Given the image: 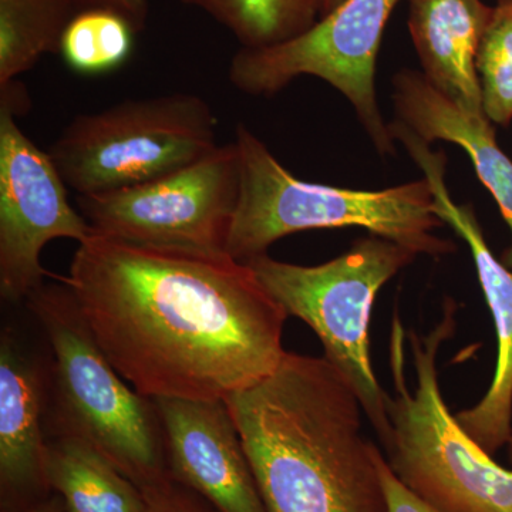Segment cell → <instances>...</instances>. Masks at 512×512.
I'll return each instance as SVG.
<instances>
[{"label": "cell", "instance_id": "cell-1", "mask_svg": "<svg viewBox=\"0 0 512 512\" xmlns=\"http://www.w3.org/2000/svg\"><path fill=\"white\" fill-rule=\"evenodd\" d=\"M64 281L111 365L148 399L225 402L284 359L288 313L227 252L93 234Z\"/></svg>", "mask_w": 512, "mask_h": 512}, {"label": "cell", "instance_id": "cell-2", "mask_svg": "<svg viewBox=\"0 0 512 512\" xmlns=\"http://www.w3.org/2000/svg\"><path fill=\"white\" fill-rule=\"evenodd\" d=\"M225 403L268 512H390L383 450L325 357L286 352L274 373Z\"/></svg>", "mask_w": 512, "mask_h": 512}, {"label": "cell", "instance_id": "cell-3", "mask_svg": "<svg viewBox=\"0 0 512 512\" xmlns=\"http://www.w3.org/2000/svg\"><path fill=\"white\" fill-rule=\"evenodd\" d=\"M456 303L427 335L406 332L394 316L390 367L394 394L382 444L394 476L441 512H512V468L495 461L448 410L441 393L440 349L457 329Z\"/></svg>", "mask_w": 512, "mask_h": 512}, {"label": "cell", "instance_id": "cell-4", "mask_svg": "<svg viewBox=\"0 0 512 512\" xmlns=\"http://www.w3.org/2000/svg\"><path fill=\"white\" fill-rule=\"evenodd\" d=\"M23 303L52 355L46 437L86 440L144 495L171 483L156 404L111 365L64 278L46 282Z\"/></svg>", "mask_w": 512, "mask_h": 512}, {"label": "cell", "instance_id": "cell-5", "mask_svg": "<svg viewBox=\"0 0 512 512\" xmlns=\"http://www.w3.org/2000/svg\"><path fill=\"white\" fill-rule=\"evenodd\" d=\"M234 141L241 188L227 252L237 261L247 264L279 239L312 229L363 228L431 258L457 249L437 235L446 224L434 212L433 188L424 177L377 191L311 183L295 177L244 124Z\"/></svg>", "mask_w": 512, "mask_h": 512}, {"label": "cell", "instance_id": "cell-6", "mask_svg": "<svg viewBox=\"0 0 512 512\" xmlns=\"http://www.w3.org/2000/svg\"><path fill=\"white\" fill-rule=\"evenodd\" d=\"M417 256L369 234L325 264H288L268 254L247 262L288 316L303 320L316 333L323 357L353 387L382 444L390 434V393L377 382L370 359V319L377 293Z\"/></svg>", "mask_w": 512, "mask_h": 512}, {"label": "cell", "instance_id": "cell-7", "mask_svg": "<svg viewBox=\"0 0 512 512\" xmlns=\"http://www.w3.org/2000/svg\"><path fill=\"white\" fill-rule=\"evenodd\" d=\"M218 120L197 94L126 100L79 114L47 153L76 195L101 194L156 180L218 147Z\"/></svg>", "mask_w": 512, "mask_h": 512}, {"label": "cell", "instance_id": "cell-8", "mask_svg": "<svg viewBox=\"0 0 512 512\" xmlns=\"http://www.w3.org/2000/svg\"><path fill=\"white\" fill-rule=\"evenodd\" d=\"M400 2L343 0L284 43L242 47L229 64V82L249 96H274L301 76L323 80L352 104L377 153L396 156V141L377 103L376 63L384 30Z\"/></svg>", "mask_w": 512, "mask_h": 512}, {"label": "cell", "instance_id": "cell-9", "mask_svg": "<svg viewBox=\"0 0 512 512\" xmlns=\"http://www.w3.org/2000/svg\"><path fill=\"white\" fill-rule=\"evenodd\" d=\"M239 188L241 167L232 141L156 180L77 195L76 201L100 237L146 247L227 252Z\"/></svg>", "mask_w": 512, "mask_h": 512}, {"label": "cell", "instance_id": "cell-10", "mask_svg": "<svg viewBox=\"0 0 512 512\" xmlns=\"http://www.w3.org/2000/svg\"><path fill=\"white\" fill-rule=\"evenodd\" d=\"M93 229L67 197V185L47 151L0 107V295L22 303L55 278L43 268V248L55 239L82 244Z\"/></svg>", "mask_w": 512, "mask_h": 512}, {"label": "cell", "instance_id": "cell-11", "mask_svg": "<svg viewBox=\"0 0 512 512\" xmlns=\"http://www.w3.org/2000/svg\"><path fill=\"white\" fill-rule=\"evenodd\" d=\"M390 134L433 188L437 217L450 225L470 249L481 291L493 316L498 346L493 380L483 399L471 409L456 413V417L461 427L494 456L512 440V269L491 251L473 205L458 204L451 197L444 151L431 150V144L397 120L390 121Z\"/></svg>", "mask_w": 512, "mask_h": 512}, {"label": "cell", "instance_id": "cell-12", "mask_svg": "<svg viewBox=\"0 0 512 512\" xmlns=\"http://www.w3.org/2000/svg\"><path fill=\"white\" fill-rule=\"evenodd\" d=\"M168 471L217 512H268L237 424L222 400L154 399Z\"/></svg>", "mask_w": 512, "mask_h": 512}, {"label": "cell", "instance_id": "cell-13", "mask_svg": "<svg viewBox=\"0 0 512 512\" xmlns=\"http://www.w3.org/2000/svg\"><path fill=\"white\" fill-rule=\"evenodd\" d=\"M52 355L35 353L18 326L0 333V510L52 494L45 476Z\"/></svg>", "mask_w": 512, "mask_h": 512}, {"label": "cell", "instance_id": "cell-14", "mask_svg": "<svg viewBox=\"0 0 512 512\" xmlns=\"http://www.w3.org/2000/svg\"><path fill=\"white\" fill-rule=\"evenodd\" d=\"M392 103L394 120L421 140L456 144L470 158L478 180L493 195L510 228L511 245L501 261L512 269V158L498 144L494 124L487 116H471L461 110L434 89L420 70L403 69L394 74Z\"/></svg>", "mask_w": 512, "mask_h": 512}, {"label": "cell", "instance_id": "cell-15", "mask_svg": "<svg viewBox=\"0 0 512 512\" xmlns=\"http://www.w3.org/2000/svg\"><path fill=\"white\" fill-rule=\"evenodd\" d=\"M410 37L427 82L471 116H485L477 55L494 6L484 0H407Z\"/></svg>", "mask_w": 512, "mask_h": 512}, {"label": "cell", "instance_id": "cell-16", "mask_svg": "<svg viewBox=\"0 0 512 512\" xmlns=\"http://www.w3.org/2000/svg\"><path fill=\"white\" fill-rule=\"evenodd\" d=\"M45 476L66 512H146L143 491L80 437H47Z\"/></svg>", "mask_w": 512, "mask_h": 512}, {"label": "cell", "instance_id": "cell-17", "mask_svg": "<svg viewBox=\"0 0 512 512\" xmlns=\"http://www.w3.org/2000/svg\"><path fill=\"white\" fill-rule=\"evenodd\" d=\"M74 0H0V86L59 53Z\"/></svg>", "mask_w": 512, "mask_h": 512}, {"label": "cell", "instance_id": "cell-18", "mask_svg": "<svg viewBox=\"0 0 512 512\" xmlns=\"http://www.w3.org/2000/svg\"><path fill=\"white\" fill-rule=\"evenodd\" d=\"M225 26L245 49L301 35L319 19L318 0H181Z\"/></svg>", "mask_w": 512, "mask_h": 512}, {"label": "cell", "instance_id": "cell-19", "mask_svg": "<svg viewBox=\"0 0 512 512\" xmlns=\"http://www.w3.org/2000/svg\"><path fill=\"white\" fill-rule=\"evenodd\" d=\"M136 33L131 23L114 10L83 9L64 29L59 53L74 72H111L130 57Z\"/></svg>", "mask_w": 512, "mask_h": 512}, {"label": "cell", "instance_id": "cell-20", "mask_svg": "<svg viewBox=\"0 0 512 512\" xmlns=\"http://www.w3.org/2000/svg\"><path fill=\"white\" fill-rule=\"evenodd\" d=\"M481 99L494 126L512 123V0L495 3L477 55Z\"/></svg>", "mask_w": 512, "mask_h": 512}, {"label": "cell", "instance_id": "cell-21", "mask_svg": "<svg viewBox=\"0 0 512 512\" xmlns=\"http://www.w3.org/2000/svg\"><path fill=\"white\" fill-rule=\"evenodd\" d=\"M144 497L146 512H217L200 495L174 480Z\"/></svg>", "mask_w": 512, "mask_h": 512}, {"label": "cell", "instance_id": "cell-22", "mask_svg": "<svg viewBox=\"0 0 512 512\" xmlns=\"http://www.w3.org/2000/svg\"><path fill=\"white\" fill-rule=\"evenodd\" d=\"M380 471H382L390 512H441L417 497L399 478L394 476L384 454L380 460Z\"/></svg>", "mask_w": 512, "mask_h": 512}, {"label": "cell", "instance_id": "cell-23", "mask_svg": "<svg viewBox=\"0 0 512 512\" xmlns=\"http://www.w3.org/2000/svg\"><path fill=\"white\" fill-rule=\"evenodd\" d=\"M83 3L86 8L110 9L120 13L131 23L136 32H141L146 26L148 5L147 0H74Z\"/></svg>", "mask_w": 512, "mask_h": 512}, {"label": "cell", "instance_id": "cell-24", "mask_svg": "<svg viewBox=\"0 0 512 512\" xmlns=\"http://www.w3.org/2000/svg\"><path fill=\"white\" fill-rule=\"evenodd\" d=\"M0 512H66V507H64L62 497L52 493L36 503L26 505V507L6 508Z\"/></svg>", "mask_w": 512, "mask_h": 512}, {"label": "cell", "instance_id": "cell-25", "mask_svg": "<svg viewBox=\"0 0 512 512\" xmlns=\"http://www.w3.org/2000/svg\"><path fill=\"white\" fill-rule=\"evenodd\" d=\"M343 0H318L319 18L325 16L330 10L335 9Z\"/></svg>", "mask_w": 512, "mask_h": 512}, {"label": "cell", "instance_id": "cell-26", "mask_svg": "<svg viewBox=\"0 0 512 512\" xmlns=\"http://www.w3.org/2000/svg\"><path fill=\"white\" fill-rule=\"evenodd\" d=\"M495 3H503V2H507V0H494Z\"/></svg>", "mask_w": 512, "mask_h": 512}]
</instances>
